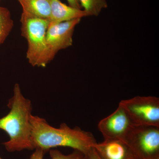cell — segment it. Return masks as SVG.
I'll return each instance as SVG.
<instances>
[{"instance_id":"obj_5","label":"cell","mask_w":159,"mask_h":159,"mask_svg":"<svg viewBox=\"0 0 159 159\" xmlns=\"http://www.w3.org/2000/svg\"><path fill=\"white\" fill-rule=\"evenodd\" d=\"M134 125L159 127V99L137 96L119 102Z\"/></svg>"},{"instance_id":"obj_2","label":"cell","mask_w":159,"mask_h":159,"mask_svg":"<svg viewBox=\"0 0 159 159\" xmlns=\"http://www.w3.org/2000/svg\"><path fill=\"white\" fill-rule=\"evenodd\" d=\"M8 107L9 113L0 119V129L6 132L9 138L3 145L10 152L34 150L30 122L31 102L24 97L18 84L14 85L13 95L9 99Z\"/></svg>"},{"instance_id":"obj_10","label":"cell","mask_w":159,"mask_h":159,"mask_svg":"<svg viewBox=\"0 0 159 159\" xmlns=\"http://www.w3.org/2000/svg\"><path fill=\"white\" fill-rule=\"evenodd\" d=\"M23 14L49 20L51 16V0H18Z\"/></svg>"},{"instance_id":"obj_16","label":"cell","mask_w":159,"mask_h":159,"mask_svg":"<svg viewBox=\"0 0 159 159\" xmlns=\"http://www.w3.org/2000/svg\"><path fill=\"white\" fill-rule=\"evenodd\" d=\"M0 159H2V158L1 157H0Z\"/></svg>"},{"instance_id":"obj_1","label":"cell","mask_w":159,"mask_h":159,"mask_svg":"<svg viewBox=\"0 0 159 159\" xmlns=\"http://www.w3.org/2000/svg\"><path fill=\"white\" fill-rule=\"evenodd\" d=\"M31 139L35 148L48 152L57 147H68L79 151L87 159L97 143L93 135L80 127L71 128L65 123L58 128L51 126L43 118L31 114Z\"/></svg>"},{"instance_id":"obj_4","label":"cell","mask_w":159,"mask_h":159,"mask_svg":"<svg viewBox=\"0 0 159 159\" xmlns=\"http://www.w3.org/2000/svg\"><path fill=\"white\" fill-rule=\"evenodd\" d=\"M123 141L135 159H159V127L134 125Z\"/></svg>"},{"instance_id":"obj_8","label":"cell","mask_w":159,"mask_h":159,"mask_svg":"<svg viewBox=\"0 0 159 159\" xmlns=\"http://www.w3.org/2000/svg\"><path fill=\"white\" fill-rule=\"evenodd\" d=\"M93 148L102 159H135L129 145L120 139H104L97 142Z\"/></svg>"},{"instance_id":"obj_12","label":"cell","mask_w":159,"mask_h":159,"mask_svg":"<svg viewBox=\"0 0 159 159\" xmlns=\"http://www.w3.org/2000/svg\"><path fill=\"white\" fill-rule=\"evenodd\" d=\"M13 26L10 11L7 8L0 6V44L4 42Z\"/></svg>"},{"instance_id":"obj_15","label":"cell","mask_w":159,"mask_h":159,"mask_svg":"<svg viewBox=\"0 0 159 159\" xmlns=\"http://www.w3.org/2000/svg\"><path fill=\"white\" fill-rule=\"evenodd\" d=\"M67 1L70 6L77 9H81V6H80L79 0H67Z\"/></svg>"},{"instance_id":"obj_7","label":"cell","mask_w":159,"mask_h":159,"mask_svg":"<svg viewBox=\"0 0 159 159\" xmlns=\"http://www.w3.org/2000/svg\"><path fill=\"white\" fill-rule=\"evenodd\" d=\"M132 123L121 106L98 123V128L104 139L124 140L132 126Z\"/></svg>"},{"instance_id":"obj_6","label":"cell","mask_w":159,"mask_h":159,"mask_svg":"<svg viewBox=\"0 0 159 159\" xmlns=\"http://www.w3.org/2000/svg\"><path fill=\"white\" fill-rule=\"evenodd\" d=\"M80 20L78 18L57 24L49 23L46 41L49 62L54 59L58 51L73 45L74 29Z\"/></svg>"},{"instance_id":"obj_13","label":"cell","mask_w":159,"mask_h":159,"mask_svg":"<svg viewBox=\"0 0 159 159\" xmlns=\"http://www.w3.org/2000/svg\"><path fill=\"white\" fill-rule=\"evenodd\" d=\"M79 2L88 16H98L102 9L108 6L106 0H79Z\"/></svg>"},{"instance_id":"obj_3","label":"cell","mask_w":159,"mask_h":159,"mask_svg":"<svg viewBox=\"0 0 159 159\" xmlns=\"http://www.w3.org/2000/svg\"><path fill=\"white\" fill-rule=\"evenodd\" d=\"M21 35L28 42L26 58L33 66L45 67L49 63L46 33L48 20L29 16L22 13Z\"/></svg>"},{"instance_id":"obj_9","label":"cell","mask_w":159,"mask_h":159,"mask_svg":"<svg viewBox=\"0 0 159 159\" xmlns=\"http://www.w3.org/2000/svg\"><path fill=\"white\" fill-rule=\"evenodd\" d=\"M86 16L88 15L84 10L67 6L60 0H51L49 23L57 24Z\"/></svg>"},{"instance_id":"obj_11","label":"cell","mask_w":159,"mask_h":159,"mask_svg":"<svg viewBox=\"0 0 159 159\" xmlns=\"http://www.w3.org/2000/svg\"><path fill=\"white\" fill-rule=\"evenodd\" d=\"M29 159H44L47 152L42 148H36ZM49 154L51 159H87L84 154L79 151L74 150L72 153L65 155L57 149H50Z\"/></svg>"},{"instance_id":"obj_14","label":"cell","mask_w":159,"mask_h":159,"mask_svg":"<svg viewBox=\"0 0 159 159\" xmlns=\"http://www.w3.org/2000/svg\"><path fill=\"white\" fill-rule=\"evenodd\" d=\"M87 159H102L98 154L97 153V152L95 150L94 148L91 149L89 153V154L88 157Z\"/></svg>"}]
</instances>
